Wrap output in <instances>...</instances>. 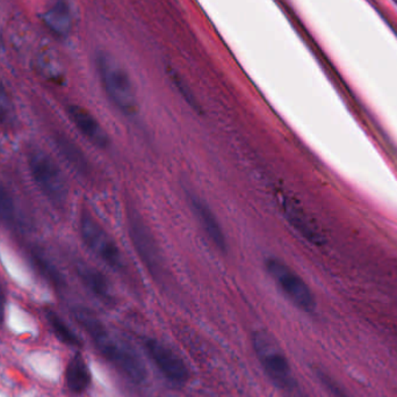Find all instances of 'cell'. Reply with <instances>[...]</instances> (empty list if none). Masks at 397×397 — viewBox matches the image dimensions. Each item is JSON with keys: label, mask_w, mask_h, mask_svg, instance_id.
Wrapping results in <instances>:
<instances>
[{"label": "cell", "mask_w": 397, "mask_h": 397, "mask_svg": "<svg viewBox=\"0 0 397 397\" xmlns=\"http://www.w3.org/2000/svg\"><path fill=\"white\" fill-rule=\"evenodd\" d=\"M74 315L77 322L86 330L90 337L92 338L98 351L107 362H110L134 382H143L146 380V366L130 345L122 338L110 332L103 323L89 310L77 308L74 310Z\"/></svg>", "instance_id": "6da1fadb"}, {"label": "cell", "mask_w": 397, "mask_h": 397, "mask_svg": "<svg viewBox=\"0 0 397 397\" xmlns=\"http://www.w3.org/2000/svg\"><path fill=\"white\" fill-rule=\"evenodd\" d=\"M96 70L105 94L110 103L124 117H134L139 112V99L134 83L126 69L114 57L100 53Z\"/></svg>", "instance_id": "7a4b0ae2"}, {"label": "cell", "mask_w": 397, "mask_h": 397, "mask_svg": "<svg viewBox=\"0 0 397 397\" xmlns=\"http://www.w3.org/2000/svg\"><path fill=\"white\" fill-rule=\"evenodd\" d=\"M79 230L86 246L107 267L120 274L127 272L126 260L117 242L89 212H83L81 215Z\"/></svg>", "instance_id": "3957f363"}, {"label": "cell", "mask_w": 397, "mask_h": 397, "mask_svg": "<svg viewBox=\"0 0 397 397\" xmlns=\"http://www.w3.org/2000/svg\"><path fill=\"white\" fill-rule=\"evenodd\" d=\"M265 269L271 279L289 301L300 310H315V296L305 281L281 259L271 257L265 260Z\"/></svg>", "instance_id": "277c9868"}, {"label": "cell", "mask_w": 397, "mask_h": 397, "mask_svg": "<svg viewBox=\"0 0 397 397\" xmlns=\"http://www.w3.org/2000/svg\"><path fill=\"white\" fill-rule=\"evenodd\" d=\"M252 345L267 376L280 388H293L295 380L291 366L273 338L267 332L257 331L252 337Z\"/></svg>", "instance_id": "5b68a950"}, {"label": "cell", "mask_w": 397, "mask_h": 397, "mask_svg": "<svg viewBox=\"0 0 397 397\" xmlns=\"http://www.w3.org/2000/svg\"><path fill=\"white\" fill-rule=\"evenodd\" d=\"M28 167L33 179L47 198L63 203L68 198V186L60 167L42 151H34L28 157Z\"/></svg>", "instance_id": "8992f818"}, {"label": "cell", "mask_w": 397, "mask_h": 397, "mask_svg": "<svg viewBox=\"0 0 397 397\" xmlns=\"http://www.w3.org/2000/svg\"><path fill=\"white\" fill-rule=\"evenodd\" d=\"M146 350L157 369L170 382L178 386L187 382L189 379L187 366L176 352L156 339H148Z\"/></svg>", "instance_id": "52a82bcc"}, {"label": "cell", "mask_w": 397, "mask_h": 397, "mask_svg": "<svg viewBox=\"0 0 397 397\" xmlns=\"http://www.w3.org/2000/svg\"><path fill=\"white\" fill-rule=\"evenodd\" d=\"M191 210L195 220L201 228L203 234L210 239V243L220 251L227 250V238L224 234L223 228L213 210L207 205L203 198L191 195L189 196Z\"/></svg>", "instance_id": "ba28073f"}, {"label": "cell", "mask_w": 397, "mask_h": 397, "mask_svg": "<svg viewBox=\"0 0 397 397\" xmlns=\"http://www.w3.org/2000/svg\"><path fill=\"white\" fill-rule=\"evenodd\" d=\"M280 205L285 219L305 241L316 246L324 243V238L319 227L298 203L289 198L282 196V198H280Z\"/></svg>", "instance_id": "9c48e42d"}, {"label": "cell", "mask_w": 397, "mask_h": 397, "mask_svg": "<svg viewBox=\"0 0 397 397\" xmlns=\"http://www.w3.org/2000/svg\"><path fill=\"white\" fill-rule=\"evenodd\" d=\"M68 115L72 124L78 129L79 133L89 141L91 144L99 148L106 149L110 146V137L107 131L103 129L99 121L90 113L89 110L78 106L70 105L68 107Z\"/></svg>", "instance_id": "30bf717a"}, {"label": "cell", "mask_w": 397, "mask_h": 397, "mask_svg": "<svg viewBox=\"0 0 397 397\" xmlns=\"http://www.w3.org/2000/svg\"><path fill=\"white\" fill-rule=\"evenodd\" d=\"M129 230L133 243L135 244L136 250L140 253L146 267L150 271L158 272L160 271V258L157 252L156 245L153 243L149 231L146 230V226L137 217H129Z\"/></svg>", "instance_id": "8fae6325"}, {"label": "cell", "mask_w": 397, "mask_h": 397, "mask_svg": "<svg viewBox=\"0 0 397 397\" xmlns=\"http://www.w3.org/2000/svg\"><path fill=\"white\" fill-rule=\"evenodd\" d=\"M77 274L83 284L92 293L96 298L103 302H113V289L110 286V281L103 276L100 271L94 267H90L85 262H79L76 267Z\"/></svg>", "instance_id": "7c38bea8"}, {"label": "cell", "mask_w": 397, "mask_h": 397, "mask_svg": "<svg viewBox=\"0 0 397 397\" xmlns=\"http://www.w3.org/2000/svg\"><path fill=\"white\" fill-rule=\"evenodd\" d=\"M65 380L72 393L82 394L89 388L91 385V373L82 355H76L69 362Z\"/></svg>", "instance_id": "4fadbf2b"}, {"label": "cell", "mask_w": 397, "mask_h": 397, "mask_svg": "<svg viewBox=\"0 0 397 397\" xmlns=\"http://www.w3.org/2000/svg\"><path fill=\"white\" fill-rule=\"evenodd\" d=\"M44 22L53 33L67 35L72 26L71 12L64 0H58L44 15Z\"/></svg>", "instance_id": "5bb4252c"}, {"label": "cell", "mask_w": 397, "mask_h": 397, "mask_svg": "<svg viewBox=\"0 0 397 397\" xmlns=\"http://www.w3.org/2000/svg\"><path fill=\"white\" fill-rule=\"evenodd\" d=\"M53 140L56 143L57 149L60 151V155L65 158V160L72 167H75L78 172L85 174L89 170L87 162H86L85 157L79 150L78 146H76L75 143L71 142L70 140L67 139L65 136L55 135Z\"/></svg>", "instance_id": "9a60e30c"}, {"label": "cell", "mask_w": 397, "mask_h": 397, "mask_svg": "<svg viewBox=\"0 0 397 397\" xmlns=\"http://www.w3.org/2000/svg\"><path fill=\"white\" fill-rule=\"evenodd\" d=\"M46 319L58 341H62L63 344L71 346V348H81L82 346L81 338L72 331L71 328L64 322L63 319H60L57 312H53L51 309H47Z\"/></svg>", "instance_id": "2e32d148"}, {"label": "cell", "mask_w": 397, "mask_h": 397, "mask_svg": "<svg viewBox=\"0 0 397 397\" xmlns=\"http://www.w3.org/2000/svg\"><path fill=\"white\" fill-rule=\"evenodd\" d=\"M33 257H34V262L39 267V270L46 276L48 280L51 281L56 287L63 286V278L60 276V272L57 271L56 267H53V264L47 259V257H44L42 253H40L37 251L34 252Z\"/></svg>", "instance_id": "e0dca14e"}, {"label": "cell", "mask_w": 397, "mask_h": 397, "mask_svg": "<svg viewBox=\"0 0 397 397\" xmlns=\"http://www.w3.org/2000/svg\"><path fill=\"white\" fill-rule=\"evenodd\" d=\"M15 206L13 198L6 191V188L0 185V221L4 223H11L15 220Z\"/></svg>", "instance_id": "ac0fdd59"}, {"label": "cell", "mask_w": 397, "mask_h": 397, "mask_svg": "<svg viewBox=\"0 0 397 397\" xmlns=\"http://www.w3.org/2000/svg\"><path fill=\"white\" fill-rule=\"evenodd\" d=\"M5 315V298L4 295L0 291V324L4 321Z\"/></svg>", "instance_id": "d6986e66"}, {"label": "cell", "mask_w": 397, "mask_h": 397, "mask_svg": "<svg viewBox=\"0 0 397 397\" xmlns=\"http://www.w3.org/2000/svg\"><path fill=\"white\" fill-rule=\"evenodd\" d=\"M5 113L3 110H0V121L4 120Z\"/></svg>", "instance_id": "ffe728a7"}]
</instances>
